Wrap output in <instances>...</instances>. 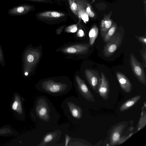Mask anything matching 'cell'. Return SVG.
Returning a JSON list of instances; mask_svg holds the SVG:
<instances>
[{
	"instance_id": "cell-1",
	"label": "cell",
	"mask_w": 146,
	"mask_h": 146,
	"mask_svg": "<svg viewBox=\"0 0 146 146\" xmlns=\"http://www.w3.org/2000/svg\"><path fill=\"white\" fill-rule=\"evenodd\" d=\"M31 115L37 128L47 131L58 125L60 117L50 100L43 95L36 97Z\"/></svg>"
},
{
	"instance_id": "cell-2",
	"label": "cell",
	"mask_w": 146,
	"mask_h": 146,
	"mask_svg": "<svg viewBox=\"0 0 146 146\" xmlns=\"http://www.w3.org/2000/svg\"><path fill=\"white\" fill-rule=\"evenodd\" d=\"M35 87L39 91L57 97L68 93L72 89V85L68 80L49 79L40 81Z\"/></svg>"
},
{
	"instance_id": "cell-3",
	"label": "cell",
	"mask_w": 146,
	"mask_h": 146,
	"mask_svg": "<svg viewBox=\"0 0 146 146\" xmlns=\"http://www.w3.org/2000/svg\"><path fill=\"white\" fill-rule=\"evenodd\" d=\"M80 103L78 98L72 96L65 98L61 105L67 118L75 125L80 123L84 117V109Z\"/></svg>"
},
{
	"instance_id": "cell-4",
	"label": "cell",
	"mask_w": 146,
	"mask_h": 146,
	"mask_svg": "<svg viewBox=\"0 0 146 146\" xmlns=\"http://www.w3.org/2000/svg\"><path fill=\"white\" fill-rule=\"evenodd\" d=\"M70 124L68 123L58 125L47 131L37 146H54L56 143L64 137L68 133Z\"/></svg>"
},
{
	"instance_id": "cell-5",
	"label": "cell",
	"mask_w": 146,
	"mask_h": 146,
	"mask_svg": "<svg viewBox=\"0 0 146 146\" xmlns=\"http://www.w3.org/2000/svg\"><path fill=\"white\" fill-rule=\"evenodd\" d=\"M75 86L78 96V98L80 102L83 100L95 102L94 96L86 83L78 76L75 77Z\"/></svg>"
},
{
	"instance_id": "cell-6",
	"label": "cell",
	"mask_w": 146,
	"mask_h": 146,
	"mask_svg": "<svg viewBox=\"0 0 146 146\" xmlns=\"http://www.w3.org/2000/svg\"><path fill=\"white\" fill-rule=\"evenodd\" d=\"M122 40L121 35L115 32L104 46L103 53L104 56L109 57L112 55L119 47Z\"/></svg>"
},
{
	"instance_id": "cell-7",
	"label": "cell",
	"mask_w": 146,
	"mask_h": 146,
	"mask_svg": "<svg viewBox=\"0 0 146 146\" xmlns=\"http://www.w3.org/2000/svg\"><path fill=\"white\" fill-rule=\"evenodd\" d=\"M78 10V18L85 22L88 21L89 17L94 18L96 16L92 6L87 0H76Z\"/></svg>"
},
{
	"instance_id": "cell-8",
	"label": "cell",
	"mask_w": 146,
	"mask_h": 146,
	"mask_svg": "<svg viewBox=\"0 0 146 146\" xmlns=\"http://www.w3.org/2000/svg\"><path fill=\"white\" fill-rule=\"evenodd\" d=\"M130 64L133 72L138 80L141 83L146 84V78L144 69L134 54H130Z\"/></svg>"
},
{
	"instance_id": "cell-9",
	"label": "cell",
	"mask_w": 146,
	"mask_h": 146,
	"mask_svg": "<svg viewBox=\"0 0 146 146\" xmlns=\"http://www.w3.org/2000/svg\"><path fill=\"white\" fill-rule=\"evenodd\" d=\"M85 73L86 80L90 87L96 93H98L101 79L98 72L92 69H86Z\"/></svg>"
},
{
	"instance_id": "cell-10",
	"label": "cell",
	"mask_w": 146,
	"mask_h": 146,
	"mask_svg": "<svg viewBox=\"0 0 146 146\" xmlns=\"http://www.w3.org/2000/svg\"><path fill=\"white\" fill-rule=\"evenodd\" d=\"M127 123L125 121L120 122L113 127L110 135V145L111 146L116 145L122 133L127 126Z\"/></svg>"
},
{
	"instance_id": "cell-11",
	"label": "cell",
	"mask_w": 146,
	"mask_h": 146,
	"mask_svg": "<svg viewBox=\"0 0 146 146\" xmlns=\"http://www.w3.org/2000/svg\"><path fill=\"white\" fill-rule=\"evenodd\" d=\"M90 45L88 44H81L72 45L62 49V52L68 54H83L87 53Z\"/></svg>"
},
{
	"instance_id": "cell-12",
	"label": "cell",
	"mask_w": 146,
	"mask_h": 146,
	"mask_svg": "<svg viewBox=\"0 0 146 146\" xmlns=\"http://www.w3.org/2000/svg\"><path fill=\"white\" fill-rule=\"evenodd\" d=\"M66 133L63 143L57 145V146H90L92 145L85 140L70 136Z\"/></svg>"
},
{
	"instance_id": "cell-13",
	"label": "cell",
	"mask_w": 146,
	"mask_h": 146,
	"mask_svg": "<svg viewBox=\"0 0 146 146\" xmlns=\"http://www.w3.org/2000/svg\"><path fill=\"white\" fill-rule=\"evenodd\" d=\"M101 75V82L99 88L98 93L103 99L106 100L109 98L110 86L108 80L104 73L102 72Z\"/></svg>"
},
{
	"instance_id": "cell-14",
	"label": "cell",
	"mask_w": 146,
	"mask_h": 146,
	"mask_svg": "<svg viewBox=\"0 0 146 146\" xmlns=\"http://www.w3.org/2000/svg\"><path fill=\"white\" fill-rule=\"evenodd\" d=\"M116 75L121 89L127 93L131 92L132 89V86L128 78L124 74L119 72H117Z\"/></svg>"
},
{
	"instance_id": "cell-15",
	"label": "cell",
	"mask_w": 146,
	"mask_h": 146,
	"mask_svg": "<svg viewBox=\"0 0 146 146\" xmlns=\"http://www.w3.org/2000/svg\"><path fill=\"white\" fill-rule=\"evenodd\" d=\"M33 7V6L27 5L17 6L9 9L8 13L12 16L23 15L30 11Z\"/></svg>"
},
{
	"instance_id": "cell-16",
	"label": "cell",
	"mask_w": 146,
	"mask_h": 146,
	"mask_svg": "<svg viewBox=\"0 0 146 146\" xmlns=\"http://www.w3.org/2000/svg\"><path fill=\"white\" fill-rule=\"evenodd\" d=\"M112 14V12L111 11L108 14L105 15L101 22L100 25V35L102 38L113 23L112 20L111 18Z\"/></svg>"
},
{
	"instance_id": "cell-17",
	"label": "cell",
	"mask_w": 146,
	"mask_h": 146,
	"mask_svg": "<svg viewBox=\"0 0 146 146\" xmlns=\"http://www.w3.org/2000/svg\"><path fill=\"white\" fill-rule=\"evenodd\" d=\"M65 15L62 13L55 11H46L37 14V17L42 19H56L62 17Z\"/></svg>"
},
{
	"instance_id": "cell-18",
	"label": "cell",
	"mask_w": 146,
	"mask_h": 146,
	"mask_svg": "<svg viewBox=\"0 0 146 146\" xmlns=\"http://www.w3.org/2000/svg\"><path fill=\"white\" fill-rule=\"evenodd\" d=\"M141 98L140 95L134 96L127 100L120 106L119 110L121 112H123L134 106Z\"/></svg>"
},
{
	"instance_id": "cell-19",
	"label": "cell",
	"mask_w": 146,
	"mask_h": 146,
	"mask_svg": "<svg viewBox=\"0 0 146 146\" xmlns=\"http://www.w3.org/2000/svg\"><path fill=\"white\" fill-rule=\"evenodd\" d=\"M98 34V29L96 25H94L90 29L89 33V43L90 46H92L96 39Z\"/></svg>"
},
{
	"instance_id": "cell-20",
	"label": "cell",
	"mask_w": 146,
	"mask_h": 146,
	"mask_svg": "<svg viewBox=\"0 0 146 146\" xmlns=\"http://www.w3.org/2000/svg\"><path fill=\"white\" fill-rule=\"evenodd\" d=\"M117 28V24L113 23L111 27L107 31L103 38L104 42H107L115 34Z\"/></svg>"
},
{
	"instance_id": "cell-21",
	"label": "cell",
	"mask_w": 146,
	"mask_h": 146,
	"mask_svg": "<svg viewBox=\"0 0 146 146\" xmlns=\"http://www.w3.org/2000/svg\"><path fill=\"white\" fill-rule=\"evenodd\" d=\"M70 8L75 15V16L78 17V6L75 0H68Z\"/></svg>"
},
{
	"instance_id": "cell-22",
	"label": "cell",
	"mask_w": 146,
	"mask_h": 146,
	"mask_svg": "<svg viewBox=\"0 0 146 146\" xmlns=\"http://www.w3.org/2000/svg\"><path fill=\"white\" fill-rule=\"evenodd\" d=\"M146 125V113L145 112L143 113V115H142L139 123L137 130L139 131L144 127Z\"/></svg>"
},
{
	"instance_id": "cell-23",
	"label": "cell",
	"mask_w": 146,
	"mask_h": 146,
	"mask_svg": "<svg viewBox=\"0 0 146 146\" xmlns=\"http://www.w3.org/2000/svg\"><path fill=\"white\" fill-rule=\"evenodd\" d=\"M78 24L71 25L67 27L65 29V31L68 33H74L78 30Z\"/></svg>"
},
{
	"instance_id": "cell-24",
	"label": "cell",
	"mask_w": 146,
	"mask_h": 146,
	"mask_svg": "<svg viewBox=\"0 0 146 146\" xmlns=\"http://www.w3.org/2000/svg\"><path fill=\"white\" fill-rule=\"evenodd\" d=\"M133 133L130 134L128 135L121 136L117 141L116 145H119L127 140L132 135Z\"/></svg>"
},
{
	"instance_id": "cell-25",
	"label": "cell",
	"mask_w": 146,
	"mask_h": 146,
	"mask_svg": "<svg viewBox=\"0 0 146 146\" xmlns=\"http://www.w3.org/2000/svg\"><path fill=\"white\" fill-rule=\"evenodd\" d=\"M140 53L142 60L143 61V66L145 68L146 67V48H143L142 50H140Z\"/></svg>"
},
{
	"instance_id": "cell-26",
	"label": "cell",
	"mask_w": 146,
	"mask_h": 146,
	"mask_svg": "<svg viewBox=\"0 0 146 146\" xmlns=\"http://www.w3.org/2000/svg\"><path fill=\"white\" fill-rule=\"evenodd\" d=\"M135 37L137 40L144 44L146 45V38L145 36H136Z\"/></svg>"
},
{
	"instance_id": "cell-27",
	"label": "cell",
	"mask_w": 146,
	"mask_h": 146,
	"mask_svg": "<svg viewBox=\"0 0 146 146\" xmlns=\"http://www.w3.org/2000/svg\"><path fill=\"white\" fill-rule=\"evenodd\" d=\"M19 106H21V103L19 104V102L15 100L12 105V108L14 110H16L18 107L22 109L21 107Z\"/></svg>"
},
{
	"instance_id": "cell-28",
	"label": "cell",
	"mask_w": 146,
	"mask_h": 146,
	"mask_svg": "<svg viewBox=\"0 0 146 146\" xmlns=\"http://www.w3.org/2000/svg\"><path fill=\"white\" fill-rule=\"evenodd\" d=\"M84 33L83 31L81 29H79L77 33V35L80 37H82L84 36Z\"/></svg>"
},
{
	"instance_id": "cell-29",
	"label": "cell",
	"mask_w": 146,
	"mask_h": 146,
	"mask_svg": "<svg viewBox=\"0 0 146 146\" xmlns=\"http://www.w3.org/2000/svg\"><path fill=\"white\" fill-rule=\"evenodd\" d=\"M64 26H62L58 28L56 31V33L57 35L60 34L62 32Z\"/></svg>"
},
{
	"instance_id": "cell-30",
	"label": "cell",
	"mask_w": 146,
	"mask_h": 146,
	"mask_svg": "<svg viewBox=\"0 0 146 146\" xmlns=\"http://www.w3.org/2000/svg\"><path fill=\"white\" fill-rule=\"evenodd\" d=\"M30 0L34 1H40V2H43L46 1L47 0Z\"/></svg>"
},
{
	"instance_id": "cell-31",
	"label": "cell",
	"mask_w": 146,
	"mask_h": 146,
	"mask_svg": "<svg viewBox=\"0 0 146 146\" xmlns=\"http://www.w3.org/2000/svg\"><path fill=\"white\" fill-rule=\"evenodd\" d=\"M28 74V73L27 72H26L25 73V75H26V76H27V75Z\"/></svg>"
}]
</instances>
